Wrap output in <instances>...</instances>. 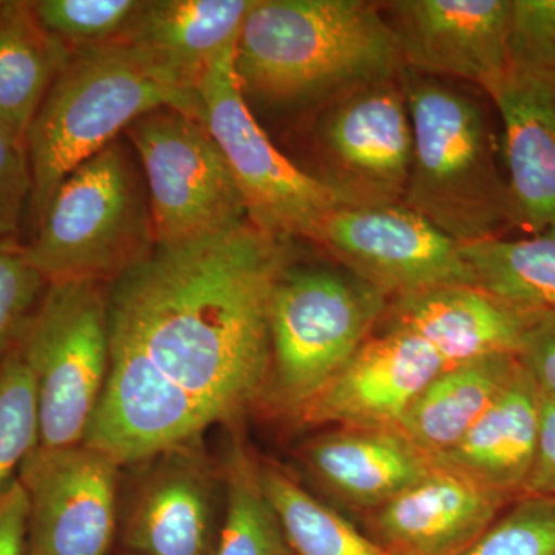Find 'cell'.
Here are the masks:
<instances>
[{"mask_svg": "<svg viewBox=\"0 0 555 555\" xmlns=\"http://www.w3.org/2000/svg\"><path fill=\"white\" fill-rule=\"evenodd\" d=\"M542 392L524 364L456 447L436 456L440 466L517 500L534 463Z\"/></svg>", "mask_w": 555, "mask_h": 555, "instance_id": "22", "label": "cell"}, {"mask_svg": "<svg viewBox=\"0 0 555 555\" xmlns=\"http://www.w3.org/2000/svg\"><path fill=\"white\" fill-rule=\"evenodd\" d=\"M506 68L555 75V0H513Z\"/></svg>", "mask_w": 555, "mask_h": 555, "instance_id": "32", "label": "cell"}, {"mask_svg": "<svg viewBox=\"0 0 555 555\" xmlns=\"http://www.w3.org/2000/svg\"><path fill=\"white\" fill-rule=\"evenodd\" d=\"M520 366L516 356L478 358L444 369L412 401L397 429L430 456L456 447Z\"/></svg>", "mask_w": 555, "mask_h": 555, "instance_id": "23", "label": "cell"}, {"mask_svg": "<svg viewBox=\"0 0 555 555\" xmlns=\"http://www.w3.org/2000/svg\"><path fill=\"white\" fill-rule=\"evenodd\" d=\"M126 133L144 171L156 246L206 238L248 221L228 160L203 120L158 108Z\"/></svg>", "mask_w": 555, "mask_h": 555, "instance_id": "9", "label": "cell"}, {"mask_svg": "<svg viewBox=\"0 0 555 555\" xmlns=\"http://www.w3.org/2000/svg\"><path fill=\"white\" fill-rule=\"evenodd\" d=\"M214 555H288L283 528L262 488L261 469L236 451L228 470V509Z\"/></svg>", "mask_w": 555, "mask_h": 555, "instance_id": "27", "label": "cell"}, {"mask_svg": "<svg viewBox=\"0 0 555 555\" xmlns=\"http://www.w3.org/2000/svg\"><path fill=\"white\" fill-rule=\"evenodd\" d=\"M403 69L378 2L367 0H255L235 46L244 98L275 112H320Z\"/></svg>", "mask_w": 555, "mask_h": 555, "instance_id": "2", "label": "cell"}, {"mask_svg": "<svg viewBox=\"0 0 555 555\" xmlns=\"http://www.w3.org/2000/svg\"><path fill=\"white\" fill-rule=\"evenodd\" d=\"M119 463L89 444L36 448L21 466L27 555H105L116 529Z\"/></svg>", "mask_w": 555, "mask_h": 555, "instance_id": "12", "label": "cell"}, {"mask_svg": "<svg viewBox=\"0 0 555 555\" xmlns=\"http://www.w3.org/2000/svg\"><path fill=\"white\" fill-rule=\"evenodd\" d=\"M214 423L134 347L109 337L107 379L82 443L129 465L188 444Z\"/></svg>", "mask_w": 555, "mask_h": 555, "instance_id": "13", "label": "cell"}, {"mask_svg": "<svg viewBox=\"0 0 555 555\" xmlns=\"http://www.w3.org/2000/svg\"><path fill=\"white\" fill-rule=\"evenodd\" d=\"M520 496L555 499V400L545 396H542L535 459Z\"/></svg>", "mask_w": 555, "mask_h": 555, "instance_id": "35", "label": "cell"}, {"mask_svg": "<svg viewBox=\"0 0 555 555\" xmlns=\"http://www.w3.org/2000/svg\"><path fill=\"white\" fill-rule=\"evenodd\" d=\"M503 124L514 228H555V75L506 68L483 90Z\"/></svg>", "mask_w": 555, "mask_h": 555, "instance_id": "17", "label": "cell"}, {"mask_svg": "<svg viewBox=\"0 0 555 555\" xmlns=\"http://www.w3.org/2000/svg\"><path fill=\"white\" fill-rule=\"evenodd\" d=\"M142 0H35L33 11L42 27L69 51L115 42Z\"/></svg>", "mask_w": 555, "mask_h": 555, "instance_id": "29", "label": "cell"}, {"mask_svg": "<svg viewBox=\"0 0 555 555\" xmlns=\"http://www.w3.org/2000/svg\"><path fill=\"white\" fill-rule=\"evenodd\" d=\"M31 195V167L25 139L0 120V241L16 240Z\"/></svg>", "mask_w": 555, "mask_h": 555, "instance_id": "33", "label": "cell"}, {"mask_svg": "<svg viewBox=\"0 0 555 555\" xmlns=\"http://www.w3.org/2000/svg\"><path fill=\"white\" fill-rule=\"evenodd\" d=\"M389 298L352 272L287 266L270 299L273 393L294 414L345 366Z\"/></svg>", "mask_w": 555, "mask_h": 555, "instance_id": "6", "label": "cell"}, {"mask_svg": "<svg viewBox=\"0 0 555 555\" xmlns=\"http://www.w3.org/2000/svg\"><path fill=\"white\" fill-rule=\"evenodd\" d=\"M404 68L485 90L505 73L513 0L378 2Z\"/></svg>", "mask_w": 555, "mask_h": 555, "instance_id": "14", "label": "cell"}, {"mask_svg": "<svg viewBox=\"0 0 555 555\" xmlns=\"http://www.w3.org/2000/svg\"><path fill=\"white\" fill-rule=\"evenodd\" d=\"M261 481L283 528L288 555H392L283 470L262 467Z\"/></svg>", "mask_w": 555, "mask_h": 555, "instance_id": "26", "label": "cell"}, {"mask_svg": "<svg viewBox=\"0 0 555 555\" xmlns=\"http://www.w3.org/2000/svg\"><path fill=\"white\" fill-rule=\"evenodd\" d=\"M14 352L38 390L39 447L82 443L108 374V287L91 280L50 283Z\"/></svg>", "mask_w": 555, "mask_h": 555, "instance_id": "7", "label": "cell"}, {"mask_svg": "<svg viewBox=\"0 0 555 555\" xmlns=\"http://www.w3.org/2000/svg\"><path fill=\"white\" fill-rule=\"evenodd\" d=\"M463 555H555V499L514 500Z\"/></svg>", "mask_w": 555, "mask_h": 555, "instance_id": "30", "label": "cell"}, {"mask_svg": "<svg viewBox=\"0 0 555 555\" xmlns=\"http://www.w3.org/2000/svg\"><path fill=\"white\" fill-rule=\"evenodd\" d=\"M313 241L387 298L474 286L462 244L404 204L339 207Z\"/></svg>", "mask_w": 555, "mask_h": 555, "instance_id": "11", "label": "cell"}, {"mask_svg": "<svg viewBox=\"0 0 555 555\" xmlns=\"http://www.w3.org/2000/svg\"><path fill=\"white\" fill-rule=\"evenodd\" d=\"M287 266L284 240L250 221L155 246L108 284L109 337L134 347L215 423L232 418L270 375V299Z\"/></svg>", "mask_w": 555, "mask_h": 555, "instance_id": "1", "label": "cell"}, {"mask_svg": "<svg viewBox=\"0 0 555 555\" xmlns=\"http://www.w3.org/2000/svg\"><path fill=\"white\" fill-rule=\"evenodd\" d=\"M438 465V463H437ZM514 499L438 465L371 511V539L392 555H463Z\"/></svg>", "mask_w": 555, "mask_h": 555, "instance_id": "16", "label": "cell"}, {"mask_svg": "<svg viewBox=\"0 0 555 555\" xmlns=\"http://www.w3.org/2000/svg\"><path fill=\"white\" fill-rule=\"evenodd\" d=\"M72 51L42 27L31 2L0 0V120L27 137Z\"/></svg>", "mask_w": 555, "mask_h": 555, "instance_id": "24", "label": "cell"}, {"mask_svg": "<svg viewBox=\"0 0 555 555\" xmlns=\"http://www.w3.org/2000/svg\"><path fill=\"white\" fill-rule=\"evenodd\" d=\"M401 83L414 130L404 206L462 246L506 236L509 192L485 102L451 79L406 68Z\"/></svg>", "mask_w": 555, "mask_h": 555, "instance_id": "3", "label": "cell"}, {"mask_svg": "<svg viewBox=\"0 0 555 555\" xmlns=\"http://www.w3.org/2000/svg\"><path fill=\"white\" fill-rule=\"evenodd\" d=\"M386 317L387 328L415 335L449 366L485 357H520L539 320L474 286L430 288L393 298Z\"/></svg>", "mask_w": 555, "mask_h": 555, "instance_id": "18", "label": "cell"}, {"mask_svg": "<svg viewBox=\"0 0 555 555\" xmlns=\"http://www.w3.org/2000/svg\"><path fill=\"white\" fill-rule=\"evenodd\" d=\"M182 444L160 454L138 488L126 540L138 555H207L214 483L196 451Z\"/></svg>", "mask_w": 555, "mask_h": 555, "instance_id": "20", "label": "cell"}, {"mask_svg": "<svg viewBox=\"0 0 555 555\" xmlns=\"http://www.w3.org/2000/svg\"><path fill=\"white\" fill-rule=\"evenodd\" d=\"M158 108L203 120L198 91L173 86L127 47L112 42L73 51L25 137L33 177V224L76 167L116 141L134 120Z\"/></svg>", "mask_w": 555, "mask_h": 555, "instance_id": "4", "label": "cell"}, {"mask_svg": "<svg viewBox=\"0 0 555 555\" xmlns=\"http://www.w3.org/2000/svg\"><path fill=\"white\" fill-rule=\"evenodd\" d=\"M25 246L49 284L112 283L152 254L147 188L118 139L61 182Z\"/></svg>", "mask_w": 555, "mask_h": 555, "instance_id": "5", "label": "cell"}, {"mask_svg": "<svg viewBox=\"0 0 555 555\" xmlns=\"http://www.w3.org/2000/svg\"><path fill=\"white\" fill-rule=\"evenodd\" d=\"M318 113V178L345 207L403 204L414 130L401 75L350 91Z\"/></svg>", "mask_w": 555, "mask_h": 555, "instance_id": "10", "label": "cell"}, {"mask_svg": "<svg viewBox=\"0 0 555 555\" xmlns=\"http://www.w3.org/2000/svg\"><path fill=\"white\" fill-rule=\"evenodd\" d=\"M196 90L204 126L228 160L248 221L275 238L313 241L328 215L345 204L284 156L259 126L236 76L235 47L208 65Z\"/></svg>", "mask_w": 555, "mask_h": 555, "instance_id": "8", "label": "cell"}, {"mask_svg": "<svg viewBox=\"0 0 555 555\" xmlns=\"http://www.w3.org/2000/svg\"><path fill=\"white\" fill-rule=\"evenodd\" d=\"M449 364L408 332L371 337L294 412L308 425L397 429L412 401Z\"/></svg>", "mask_w": 555, "mask_h": 555, "instance_id": "15", "label": "cell"}, {"mask_svg": "<svg viewBox=\"0 0 555 555\" xmlns=\"http://www.w3.org/2000/svg\"><path fill=\"white\" fill-rule=\"evenodd\" d=\"M255 0H142L116 43L164 79L196 90L201 76L236 46Z\"/></svg>", "mask_w": 555, "mask_h": 555, "instance_id": "19", "label": "cell"}, {"mask_svg": "<svg viewBox=\"0 0 555 555\" xmlns=\"http://www.w3.org/2000/svg\"><path fill=\"white\" fill-rule=\"evenodd\" d=\"M518 358L542 396L555 400V315L537 320Z\"/></svg>", "mask_w": 555, "mask_h": 555, "instance_id": "34", "label": "cell"}, {"mask_svg": "<svg viewBox=\"0 0 555 555\" xmlns=\"http://www.w3.org/2000/svg\"><path fill=\"white\" fill-rule=\"evenodd\" d=\"M308 466L320 483L349 505L374 511L436 469L398 429L341 427L309 444Z\"/></svg>", "mask_w": 555, "mask_h": 555, "instance_id": "21", "label": "cell"}, {"mask_svg": "<svg viewBox=\"0 0 555 555\" xmlns=\"http://www.w3.org/2000/svg\"><path fill=\"white\" fill-rule=\"evenodd\" d=\"M47 286L25 244L0 241V364L20 341Z\"/></svg>", "mask_w": 555, "mask_h": 555, "instance_id": "31", "label": "cell"}, {"mask_svg": "<svg viewBox=\"0 0 555 555\" xmlns=\"http://www.w3.org/2000/svg\"><path fill=\"white\" fill-rule=\"evenodd\" d=\"M474 287L529 317L555 315V228L465 244Z\"/></svg>", "mask_w": 555, "mask_h": 555, "instance_id": "25", "label": "cell"}, {"mask_svg": "<svg viewBox=\"0 0 555 555\" xmlns=\"http://www.w3.org/2000/svg\"><path fill=\"white\" fill-rule=\"evenodd\" d=\"M127 555H138V554L130 553V554H127Z\"/></svg>", "mask_w": 555, "mask_h": 555, "instance_id": "37", "label": "cell"}, {"mask_svg": "<svg viewBox=\"0 0 555 555\" xmlns=\"http://www.w3.org/2000/svg\"><path fill=\"white\" fill-rule=\"evenodd\" d=\"M39 438L35 378L13 350L0 364V495L17 480L14 474L39 447Z\"/></svg>", "mask_w": 555, "mask_h": 555, "instance_id": "28", "label": "cell"}, {"mask_svg": "<svg viewBox=\"0 0 555 555\" xmlns=\"http://www.w3.org/2000/svg\"><path fill=\"white\" fill-rule=\"evenodd\" d=\"M28 495L20 478L0 495V555H27Z\"/></svg>", "mask_w": 555, "mask_h": 555, "instance_id": "36", "label": "cell"}]
</instances>
